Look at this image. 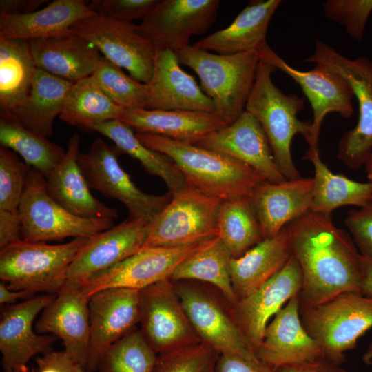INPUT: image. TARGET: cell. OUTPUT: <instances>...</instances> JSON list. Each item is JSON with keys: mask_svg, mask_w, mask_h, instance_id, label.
<instances>
[{"mask_svg": "<svg viewBox=\"0 0 372 372\" xmlns=\"http://www.w3.org/2000/svg\"><path fill=\"white\" fill-rule=\"evenodd\" d=\"M218 0H160L135 30L151 41L156 50L176 52L189 45L193 35L205 33L214 24Z\"/></svg>", "mask_w": 372, "mask_h": 372, "instance_id": "9a60e30c", "label": "cell"}, {"mask_svg": "<svg viewBox=\"0 0 372 372\" xmlns=\"http://www.w3.org/2000/svg\"><path fill=\"white\" fill-rule=\"evenodd\" d=\"M218 237L182 247L141 249L127 259L79 284V287L88 298L97 292L109 289L127 288L140 291L161 280L169 279L180 263L211 245Z\"/></svg>", "mask_w": 372, "mask_h": 372, "instance_id": "7c38bea8", "label": "cell"}, {"mask_svg": "<svg viewBox=\"0 0 372 372\" xmlns=\"http://www.w3.org/2000/svg\"><path fill=\"white\" fill-rule=\"evenodd\" d=\"M74 83L37 68L28 98L12 115L26 128L52 136Z\"/></svg>", "mask_w": 372, "mask_h": 372, "instance_id": "1f68e13d", "label": "cell"}, {"mask_svg": "<svg viewBox=\"0 0 372 372\" xmlns=\"http://www.w3.org/2000/svg\"><path fill=\"white\" fill-rule=\"evenodd\" d=\"M305 61L336 72L353 91L359 105L358 121L341 137L337 156L346 167L357 169L372 152V61L364 56L348 59L319 39Z\"/></svg>", "mask_w": 372, "mask_h": 372, "instance_id": "52a82bcc", "label": "cell"}, {"mask_svg": "<svg viewBox=\"0 0 372 372\" xmlns=\"http://www.w3.org/2000/svg\"><path fill=\"white\" fill-rule=\"evenodd\" d=\"M231 258L229 249L218 237L211 245L180 263L169 280L208 282L216 287L229 307H231L238 301L230 276Z\"/></svg>", "mask_w": 372, "mask_h": 372, "instance_id": "d590c367", "label": "cell"}, {"mask_svg": "<svg viewBox=\"0 0 372 372\" xmlns=\"http://www.w3.org/2000/svg\"><path fill=\"white\" fill-rule=\"evenodd\" d=\"M158 355L140 329H133L107 348L98 363L99 372H153Z\"/></svg>", "mask_w": 372, "mask_h": 372, "instance_id": "ab89813d", "label": "cell"}, {"mask_svg": "<svg viewBox=\"0 0 372 372\" xmlns=\"http://www.w3.org/2000/svg\"><path fill=\"white\" fill-rule=\"evenodd\" d=\"M362 361L366 364H372V342H371L368 349L362 355Z\"/></svg>", "mask_w": 372, "mask_h": 372, "instance_id": "9f6ffc18", "label": "cell"}, {"mask_svg": "<svg viewBox=\"0 0 372 372\" xmlns=\"http://www.w3.org/2000/svg\"><path fill=\"white\" fill-rule=\"evenodd\" d=\"M135 134L145 146L172 159L189 185L222 201L250 197L265 180L250 166L225 154L156 134Z\"/></svg>", "mask_w": 372, "mask_h": 372, "instance_id": "7a4b0ae2", "label": "cell"}, {"mask_svg": "<svg viewBox=\"0 0 372 372\" xmlns=\"http://www.w3.org/2000/svg\"><path fill=\"white\" fill-rule=\"evenodd\" d=\"M28 167L14 151L0 147V210L19 211Z\"/></svg>", "mask_w": 372, "mask_h": 372, "instance_id": "7bdbcfd3", "label": "cell"}, {"mask_svg": "<svg viewBox=\"0 0 372 372\" xmlns=\"http://www.w3.org/2000/svg\"><path fill=\"white\" fill-rule=\"evenodd\" d=\"M323 10L327 19L343 26L353 39L360 40L372 12V0H327Z\"/></svg>", "mask_w": 372, "mask_h": 372, "instance_id": "ee69618b", "label": "cell"}, {"mask_svg": "<svg viewBox=\"0 0 372 372\" xmlns=\"http://www.w3.org/2000/svg\"><path fill=\"white\" fill-rule=\"evenodd\" d=\"M89 300L79 284L67 282L42 311L34 327L39 333L60 338L65 350L85 369L90 347Z\"/></svg>", "mask_w": 372, "mask_h": 372, "instance_id": "603a6c76", "label": "cell"}, {"mask_svg": "<svg viewBox=\"0 0 372 372\" xmlns=\"http://www.w3.org/2000/svg\"><path fill=\"white\" fill-rule=\"evenodd\" d=\"M302 324L318 343L326 360L341 365L344 352L372 328V297L341 293L300 313Z\"/></svg>", "mask_w": 372, "mask_h": 372, "instance_id": "8992f818", "label": "cell"}, {"mask_svg": "<svg viewBox=\"0 0 372 372\" xmlns=\"http://www.w3.org/2000/svg\"><path fill=\"white\" fill-rule=\"evenodd\" d=\"M344 222L359 252L372 260V202L351 210Z\"/></svg>", "mask_w": 372, "mask_h": 372, "instance_id": "bcb514c9", "label": "cell"}, {"mask_svg": "<svg viewBox=\"0 0 372 372\" xmlns=\"http://www.w3.org/2000/svg\"><path fill=\"white\" fill-rule=\"evenodd\" d=\"M19 212L0 210V249L21 240Z\"/></svg>", "mask_w": 372, "mask_h": 372, "instance_id": "681fc988", "label": "cell"}, {"mask_svg": "<svg viewBox=\"0 0 372 372\" xmlns=\"http://www.w3.org/2000/svg\"><path fill=\"white\" fill-rule=\"evenodd\" d=\"M364 165L365 167L368 181L372 182V152L368 156Z\"/></svg>", "mask_w": 372, "mask_h": 372, "instance_id": "11a10c76", "label": "cell"}, {"mask_svg": "<svg viewBox=\"0 0 372 372\" xmlns=\"http://www.w3.org/2000/svg\"><path fill=\"white\" fill-rule=\"evenodd\" d=\"M313 196L311 177L278 183L263 180L258 184L250 198L262 238L275 236L289 223L310 211Z\"/></svg>", "mask_w": 372, "mask_h": 372, "instance_id": "cb8c5ba5", "label": "cell"}, {"mask_svg": "<svg viewBox=\"0 0 372 372\" xmlns=\"http://www.w3.org/2000/svg\"><path fill=\"white\" fill-rule=\"evenodd\" d=\"M139 291L114 288L101 291L90 298V347L87 372L96 371L104 351L134 329L140 322Z\"/></svg>", "mask_w": 372, "mask_h": 372, "instance_id": "e0dca14e", "label": "cell"}, {"mask_svg": "<svg viewBox=\"0 0 372 372\" xmlns=\"http://www.w3.org/2000/svg\"><path fill=\"white\" fill-rule=\"evenodd\" d=\"M218 237L232 258H238L263 240L250 197L222 201L218 214Z\"/></svg>", "mask_w": 372, "mask_h": 372, "instance_id": "f35d334b", "label": "cell"}, {"mask_svg": "<svg viewBox=\"0 0 372 372\" xmlns=\"http://www.w3.org/2000/svg\"><path fill=\"white\" fill-rule=\"evenodd\" d=\"M56 294L34 296L19 303L2 307L0 318V351L4 371L28 370L27 362L38 353L52 351L54 335H41L33 329L37 316L54 298Z\"/></svg>", "mask_w": 372, "mask_h": 372, "instance_id": "d6986e66", "label": "cell"}, {"mask_svg": "<svg viewBox=\"0 0 372 372\" xmlns=\"http://www.w3.org/2000/svg\"><path fill=\"white\" fill-rule=\"evenodd\" d=\"M291 247L286 225L277 235L263 239L230 262V276L238 300L260 289L278 273L289 260Z\"/></svg>", "mask_w": 372, "mask_h": 372, "instance_id": "f1b7e54d", "label": "cell"}, {"mask_svg": "<svg viewBox=\"0 0 372 372\" xmlns=\"http://www.w3.org/2000/svg\"><path fill=\"white\" fill-rule=\"evenodd\" d=\"M150 224L129 218L89 238L71 263L67 282L80 284L138 252L144 246Z\"/></svg>", "mask_w": 372, "mask_h": 372, "instance_id": "ffe728a7", "label": "cell"}, {"mask_svg": "<svg viewBox=\"0 0 372 372\" xmlns=\"http://www.w3.org/2000/svg\"><path fill=\"white\" fill-rule=\"evenodd\" d=\"M70 30L93 43L106 59L126 69L135 80L145 84L150 81L156 48L136 32L134 24L96 14L79 20Z\"/></svg>", "mask_w": 372, "mask_h": 372, "instance_id": "4fadbf2b", "label": "cell"}, {"mask_svg": "<svg viewBox=\"0 0 372 372\" xmlns=\"http://www.w3.org/2000/svg\"><path fill=\"white\" fill-rule=\"evenodd\" d=\"M276 70L271 64L260 61L245 110L260 123L282 175L287 180H296L301 176L293 161L292 140L300 134L308 143L312 122L298 117L304 107L302 99L292 94H285L275 85L271 74Z\"/></svg>", "mask_w": 372, "mask_h": 372, "instance_id": "3957f363", "label": "cell"}, {"mask_svg": "<svg viewBox=\"0 0 372 372\" xmlns=\"http://www.w3.org/2000/svg\"><path fill=\"white\" fill-rule=\"evenodd\" d=\"M19 212L21 240L29 242L90 238L114 226L110 219L84 218L67 211L48 193L44 176L30 166Z\"/></svg>", "mask_w": 372, "mask_h": 372, "instance_id": "ba28073f", "label": "cell"}, {"mask_svg": "<svg viewBox=\"0 0 372 372\" xmlns=\"http://www.w3.org/2000/svg\"><path fill=\"white\" fill-rule=\"evenodd\" d=\"M220 354L200 342L158 355L153 372H214Z\"/></svg>", "mask_w": 372, "mask_h": 372, "instance_id": "b9f144b4", "label": "cell"}, {"mask_svg": "<svg viewBox=\"0 0 372 372\" xmlns=\"http://www.w3.org/2000/svg\"><path fill=\"white\" fill-rule=\"evenodd\" d=\"M301 287L300 268L291 256L283 268L260 289L229 307L232 318L256 353L271 318L300 293Z\"/></svg>", "mask_w": 372, "mask_h": 372, "instance_id": "ac0fdd59", "label": "cell"}, {"mask_svg": "<svg viewBox=\"0 0 372 372\" xmlns=\"http://www.w3.org/2000/svg\"><path fill=\"white\" fill-rule=\"evenodd\" d=\"M119 120L136 132L194 145L207 134L227 126L216 114L189 110L127 109Z\"/></svg>", "mask_w": 372, "mask_h": 372, "instance_id": "83f0119b", "label": "cell"}, {"mask_svg": "<svg viewBox=\"0 0 372 372\" xmlns=\"http://www.w3.org/2000/svg\"><path fill=\"white\" fill-rule=\"evenodd\" d=\"M125 110L105 94L92 75L74 83L59 117L68 125L89 129L107 121L119 120Z\"/></svg>", "mask_w": 372, "mask_h": 372, "instance_id": "74e56055", "label": "cell"}, {"mask_svg": "<svg viewBox=\"0 0 372 372\" xmlns=\"http://www.w3.org/2000/svg\"><path fill=\"white\" fill-rule=\"evenodd\" d=\"M275 372H347L341 365L326 360L285 365L278 368Z\"/></svg>", "mask_w": 372, "mask_h": 372, "instance_id": "f907efd6", "label": "cell"}, {"mask_svg": "<svg viewBox=\"0 0 372 372\" xmlns=\"http://www.w3.org/2000/svg\"><path fill=\"white\" fill-rule=\"evenodd\" d=\"M258 53L261 61L282 71L301 87L313 110L311 134L307 144L309 149H319V135L325 116L335 112L348 118L353 114L354 93L351 87L338 74L320 64H316L312 70L306 72L293 68L267 43Z\"/></svg>", "mask_w": 372, "mask_h": 372, "instance_id": "2e32d148", "label": "cell"}, {"mask_svg": "<svg viewBox=\"0 0 372 372\" xmlns=\"http://www.w3.org/2000/svg\"><path fill=\"white\" fill-rule=\"evenodd\" d=\"M256 355L274 370L325 360L320 347L302 324L299 294L293 296L267 324Z\"/></svg>", "mask_w": 372, "mask_h": 372, "instance_id": "7402d4cb", "label": "cell"}, {"mask_svg": "<svg viewBox=\"0 0 372 372\" xmlns=\"http://www.w3.org/2000/svg\"><path fill=\"white\" fill-rule=\"evenodd\" d=\"M96 14L83 0H56L20 15H0V39L32 40L70 30L79 20Z\"/></svg>", "mask_w": 372, "mask_h": 372, "instance_id": "4dcf8cb0", "label": "cell"}, {"mask_svg": "<svg viewBox=\"0 0 372 372\" xmlns=\"http://www.w3.org/2000/svg\"><path fill=\"white\" fill-rule=\"evenodd\" d=\"M28 43L37 68L73 83L92 76L103 58L93 43L70 30Z\"/></svg>", "mask_w": 372, "mask_h": 372, "instance_id": "484cf974", "label": "cell"}, {"mask_svg": "<svg viewBox=\"0 0 372 372\" xmlns=\"http://www.w3.org/2000/svg\"><path fill=\"white\" fill-rule=\"evenodd\" d=\"M35 296L34 293L25 291H15L8 288L6 282H0V304L11 305L20 299L28 300Z\"/></svg>", "mask_w": 372, "mask_h": 372, "instance_id": "f5cc1de1", "label": "cell"}, {"mask_svg": "<svg viewBox=\"0 0 372 372\" xmlns=\"http://www.w3.org/2000/svg\"><path fill=\"white\" fill-rule=\"evenodd\" d=\"M273 368L259 359H248L239 355L221 354L214 372H275Z\"/></svg>", "mask_w": 372, "mask_h": 372, "instance_id": "c3c4849f", "label": "cell"}, {"mask_svg": "<svg viewBox=\"0 0 372 372\" xmlns=\"http://www.w3.org/2000/svg\"><path fill=\"white\" fill-rule=\"evenodd\" d=\"M90 238L59 245L23 240L13 242L1 249L0 279L12 290L56 294L67 282L71 263Z\"/></svg>", "mask_w": 372, "mask_h": 372, "instance_id": "5b68a950", "label": "cell"}, {"mask_svg": "<svg viewBox=\"0 0 372 372\" xmlns=\"http://www.w3.org/2000/svg\"><path fill=\"white\" fill-rule=\"evenodd\" d=\"M121 150L107 145L102 138H96L89 151L79 153L77 161L90 188L99 192L105 198L122 203L130 218L141 219L151 224L172 198L167 192L153 195L143 192L120 166L118 156Z\"/></svg>", "mask_w": 372, "mask_h": 372, "instance_id": "9c48e42d", "label": "cell"}, {"mask_svg": "<svg viewBox=\"0 0 372 372\" xmlns=\"http://www.w3.org/2000/svg\"><path fill=\"white\" fill-rule=\"evenodd\" d=\"M175 53L180 63L198 74L216 114L227 125L235 122L245 111L254 86L260 61L258 51L218 54L189 45Z\"/></svg>", "mask_w": 372, "mask_h": 372, "instance_id": "277c9868", "label": "cell"}, {"mask_svg": "<svg viewBox=\"0 0 372 372\" xmlns=\"http://www.w3.org/2000/svg\"><path fill=\"white\" fill-rule=\"evenodd\" d=\"M281 2L280 0L251 1L228 27L204 37L192 45L218 54L258 51L267 43L269 22Z\"/></svg>", "mask_w": 372, "mask_h": 372, "instance_id": "f546056e", "label": "cell"}, {"mask_svg": "<svg viewBox=\"0 0 372 372\" xmlns=\"http://www.w3.org/2000/svg\"><path fill=\"white\" fill-rule=\"evenodd\" d=\"M185 313L201 342L220 355L258 359L239 329L224 298L191 280L172 281Z\"/></svg>", "mask_w": 372, "mask_h": 372, "instance_id": "8fae6325", "label": "cell"}, {"mask_svg": "<svg viewBox=\"0 0 372 372\" xmlns=\"http://www.w3.org/2000/svg\"><path fill=\"white\" fill-rule=\"evenodd\" d=\"M139 292L140 331L158 355L201 342L172 281L165 279Z\"/></svg>", "mask_w": 372, "mask_h": 372, "instance_id": "5bb4252c", "label": "cell"}, {"mask_svg": "<svg viewBox=\"0 0 372 372\" xmlns=\"http://www.w3.org/2000/svg\"><path fill=\"white\" fill-rule=\"evenodd\" d=\"M35 362L38 366L37 372H87L85 366L76 362L65 349L50 351L35 359Z\"/></svg>", "mask_w": 372, "mask_h": 372, "instance_id": "7dc6e473", "label": "cell"}, {"mask_svg": "<svg viewBox=\"0 0 372 372\" xmlns=\"http://www.w3.org/2000/svg\"><path fill=\"white\" fill-rule=\"evenodd\" d=\"M149 87V109L189 110L216 114L212 100L195 79L180 67L176 54L169 50H156Z\"/></svg>", "mask_w": 372, "mask_h": 372, "instance_id": "d4e9b609", "label": "cell"}, {"mask_svg": "<svg viewBox=\"0 0 372 372\" xmlns=\"http://www.w3.org/2000/svg\"><path fill=\"white\" fill-rule=\"evenodd\" d=\"M80 137L76 133L69 139L61 162L46 177L49 195L67 211L79 217L114 220L118 213L94 198L80 169L77 156Z\"/></svg>", "mask_w": 372, "mask_h": 372, "instance_id": "4316f807", "label": "cell"}, {"mask_svg": "<svg viewBox=\"0 0 372 372\" xmlns=\"http://www.w3.org/2000/svg\"><path fill=\"white\" fill-rule=\"evenodd\" d=\"M112 140L122 152L138 160L145 170L161 178L172 195L189 186L176 165L166 155L145 146L134 133V130L116 119L89 128Z\"/></svg>", "mask_w": 372, "mask_h": 372, "instance_id": "e575fe53", "label": "cell"}, {"mask_svg": "<svg viewBox=\"0 0 372 372\" xmlns=\"http://www.w3.org/2000/svg\"><path fill=\"white\" fill-rule=\"evenodd\" d=\"M195 145L247 164L269 182L278 183L287 180L274 161L260 123L246 110L235 122L207 134Z\"/></svg>", "mask_w": 372, "mask_h": 372, "instance_id": "44dd1931", "label": "cell"}, {"mask_svg": "<svg viewBox=\"0 0 372 372\" xmlns=\"http://www.w3.org/2000/svg\"><path fill=\"white\" fill-rule=\"evenodd\" d=\"M361 268V293L372 297V260L362 255Z\"/></svg>", "mask_w": 372, "mask_h": 372, "instance_id": "db71d44e", "label": "cell"}, {"mask_svg": "<svg viewBox=\"0 0 372 372\" xmlns=\"http://www.w3.org/2000/svg\"><path fill=\"white\" fill-rule=\"evenodd\" d=\"M160 0H93L89 8L96 14L125 23L144 19Z\"/></svg>", "mask_w": 372, "mask_h": 372, "instance_id": "f6af8a7d", "label": "cell"}, {"mask_svg": "<svg viewBox=\"0 0 372 372\" xmlns=\"http://www.w3.org/2000/svg\"><path fill=\"white\" fill-rule=\"evenodd\" d=\"M287 227L302 273L300 313L343 292L361 293L362 254L331 214L309 211Z\"/></svg>", "mask_w": 372, "mask_h": 372, "instance_id": "6da1fadb", "label": "cell"}, {"mask_svg": "<svg viewBox=\"0 0 372 372\" xmlns=\"http://www.w3.org/2000/svg\"><path fill=\"white\" fill-rule=\"evenodd\" d=\"M46 0H1L0 15L25 14L37 10Z\"/></svg>", "mask_w": 372, "mask_h": 372, "instance_id": "816d5d0a", "label": "cell"}, {"mask_svg": "<svg viewBox=\"0 0 372 372\" xmlns=\"http://www.w3.org/2000/svg\"><path fill=\"white\" fill-rule=\"evenodd\" d=\"M105 94L124 109H149L147 84L127 76L122 68L103 58L92 74Z\"/></svg>", "mask_w": 372, "mask_h": 372, "instance_id": "60d3db41", "label": "cell"}, {"mask_svg": "<svg viewBox=\"0 0 372 372\" xmlns=\"http://www.w3.org/2000/svg\"><path fill=\"white\" fill-rule=\"evenodd\" d=\"M221 203L191 185L172 195L170 202L150 224L142 249L182 247L218 237Z\"/></svg>", "mask_w": 372, "mask_h": 372, "instance_id": "30bf717a", "label": "cell"}, {"mask_svg": "<svg viewBox=\"0 0 372 372\" xmlns=\"http://www.w3.org/2000/svg\"><path fill=\"white\" fill-rule=\"evenodd\" d=\"M36 68L28 41L0 39V114H13L24 103Z\"/></svg>", "mask_w": 372, "mask_h": 372, "instance_id": "836d02e7", "label": "cell"}, {"mask_svg": "<svg viewBox=\"0 0 372 372\" xmlns=\"http://www.w3.org/2000/svg\"><path fill=\"white\" fill-rule=\"evenodd\" d=\"M1 146L17 152L26 165L46 178L63 159L65 152L48 137L23 126L12 114H0Z\"/></svg>", "mask_w": 372, "mask_h": 372, "instance_id": "8d00e7d4", "label": "cell"}, {"mask_svg": "<svg viewBox=\"0 0 372 372\" xmlns=\"http://www.w3.org/2000/svg\"><path fill=\"white\" fill-rule=\"evenodd\" d=\"M4 372H25V371L21 369H13L4 371Z\"/></svg>", "mask_w": 372, "mask_h": 372, "instance_id": "6f0895ef", "label": "cell"}, {"mask_svg": "<svg viewBox=\"0 0 372 372\" xmlns=\"http://www.w3.org/2000/svg\"><path fill=\"white\" fill-rule=\"evenodd\" d=\"M314 169L313 196L310 211L331 214L345 205L362 207L372 202V182H358L333 173L322 161L319 149H309L302 158Z\"/></svg>", "mask_w": 372, "mask_h": 372, "instance_id": "d6a6232c", "label": "cell"}]
</instances>
